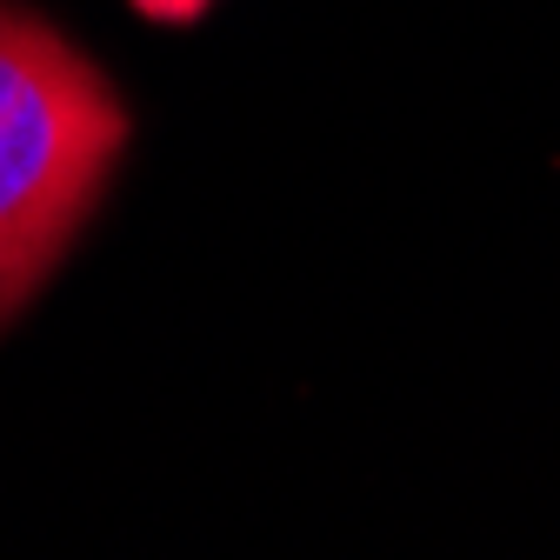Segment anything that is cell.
Listing matches in <instances>:
<instances>
[{
	"mask_svg": "<svg viewBox=\"0 0 560 560\" xmlns=\"http://www.w3.org/2000/svg\"><path fill=\"white\" fill-rule=\"evenodd\" d=\"M120 148L114 81L60 27L0 0V327L81 241Z\"/></svg>",
	"mask_w": 560,
	"mask_h": 560,
	"instance_id": "1",
	"label": "cell"
},
{
	"mask_svg": "<svg viewBox=\"0 0 560 560\" xmlns=\"http://www.w3.org/2000/svg\"><path fill=\"white\" fill-rule=\"evenodd\" d=\"M133 8L148 14V21H200L214 0H133Z\"/></svg>",
	"mask_w": 560,
	"mask_h": 560,
	"instance_id": "2",
	"label": "cell"
}]
</instances>
